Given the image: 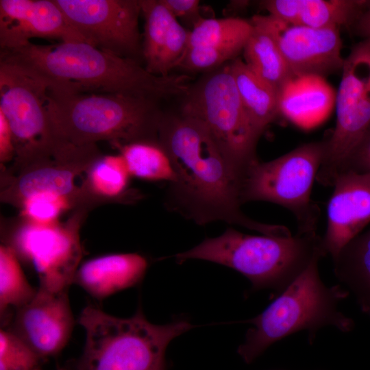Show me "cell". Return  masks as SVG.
<instances>
[{
    "label": "cell",
    "instance_id": "1",
    "mask_svg": "<svg viewBox=\"0 0 370 370\" xmlns=\"http://www.w3.org/2000/svg\"><path fill=\"white\" fill-rule=\"evenodd\" d=\"M158 142L169 157L175 180L165 204L197 224L219 221L268 236H290L288 227L255 221L241 210L242 180L204 123L180 113L162 115Z\"/></svg>",
    "mask_w": 370,
    "mask_h": 370
},
{
    "label": "cell",
    "instance_id": "2",
    "mask_svg": "<svg viewBox=\"0 0 370 370\" xmlns=\"http://www.w3.org/2000/svg\"><path fill=\"white\" fill-rule=\"evenodd\" d=\"M0 62L37 78L53 91L119 94L158 101L184 96L190 87L188 76L155 75L136 60L105 52L86 42H29L1 49Z\"/></svg>",
    "mask_w": 370,
    "mask_h": 370
},
{
    "label": "cell",
    "instance_id": "3",
    "mask_svg": "<svg viewBox=\"0 0 370 370\" xmlns=\"http://www.w3.org/2000/svg\"><path fill=\"white\" fill-rule=\"evenodd\" d=\"M326 255L317 232L249 235L228 228L174 257L179 262L195 259L230 267L249 279L252 289L269 288L280 293L315 258Z\"/></svg>",
    "mask_w": 370,
    "mask_h": 370
},
{
    "label": "cell",
    "instance_id": "4",
    "mask_svg": "<svg viewBox=\"0 0 370 370\" xmlns=\"http://www.w3.org/2000/svg\"><path fill=\"white\" fill-rule=\"evenodd\" d=\"M56 135L78 146L158 142L163 114L153 99L119 94L70 92L47 88Z\"/></svg>",
    "mask_w": 370,
    "mask_h": 370
},
{
    "label": "cell",
    "instance_id": "5",
    "mask_svg": "<svg viewBox=\"0 0 370 370\" xmlns=\"http://www.w3.org/2000/svg\"><path fill=\"white\" fill-rule=\"evenodd\" d=\"M78 323L85 343L77 370H165L169 343L194 327L184 319L152 323L140 308L131 317L120 318L92 306L82 310Z\"/></svg>",
    "mask_w": 370,
    "mask_h": 370
},
{
    "label": "cell",
    "instance_id": "6",
    "mask_svg": "<svg viewBox=\"0 0 370 370\" xmlns=\"http://www.w3.org/2000/svg\"><path fill=\"white\" fill-rule=\"evenodd\" d=\"M320 258H315L260 314L247 320L252 327L238 348L246 362H251L270 345L292 334L307 330L310 340L323 327L349 331L352 320L338 310L348 295L340 285L326 286L319 273Z\"/></svg>",
    "mask_w": 370,
    "mask_h": 370
},
{
    "label": "cell",
    "instance_id": "7",
    "mask_svg": "<svg viewBox=\"0 0 370 370\" xmlns=\"http://www.w3.org/2000/svg\"><path fill=\"white\" fill-rule=\"evenodd\" d=\"M181 113L201 121L243 181L258 162L256 129L239 97L228 63L214 70L184 95Z\"/></svg>",
    "mask_w": 370,
    "mask_h": 370
},
{
    "label": "cell",
    "instance_id": "8",
    "mask_svg": "<svg viewBox=\"0 0 370 370\" xmlns=\"http://www.w3.org/2000/svg\"><path fill=\"white\" fill-rule=\"evenodd\" d=\"M325 145V140L310 142L271 161L254 164L242 183L243 204L262 201L280 205L293 214L297 232H317L319 212L311 193Z\"/></svg>",
    "mask_w": 370,
    "mask_h": 370
},
{
    "label": "cell",
    "instance_id": "9",
    "mask_svg": "<svg viewBox=\"0 0 370 370\" xmlns=\"http://www.w3.org/2000/svg\"><path fill=\"white\" fill-rule=\"evenodd\" d=\"M0 111L14 138L16 157L11 171L53 156L62 138L55 133L42 82L0 62Z\"/></svg>",
    "mask_w": 370,
    "mask_h": 370
},
{
    "label": "cell",
    "instance_id": "10",
    "mask_svg": "<svg viewBox=\"0 0 370 370\" xmlns=\"http://www.w3.org/2000/svg\"><path fill=\"white\" fill-rule=\"evenodd\" d=\"M336 92V125L326 140L325 151L317 176L333 186L346 160L370 125V38L356 44L345 58Z\"/></svg>",
    "mask_w": 370,
    "mask_h": 370
},
{
    "label": "cell",
    "instance_id": "11",
    "mask_svg": "<svg viewBox=\"0 0 370 370\" xmlns=\"http://www.w3.org/2000/svg\"><path fill=\"white\" fill-rule=\"evenodd\" d=\"M88 209L77 208L64 223L37 224L23 220L5 244L20 261L30 265L40 288L58 293L69 291L82 256L79 230Z\"/></svg>",
    "mask_w": 370,
    "mask_h": 370
},
{
    "label": "cell",
    "instance_id": "12",
    "mask_svg": "<svg viewBox=\"0 0 370 370\" xmlns=\"http://www.w3.org/2000/svg\"><path fill=\"white\" fill-rule=\"evenodd\" d=\"M101 155L97 145L78 146L63 140L52 156L3 173L0 199L19 208L31 195L51 193L68 198L74 210L79 208L81 188L75 180Z\"/></svg>",
    "mask_w": 370,
    "mask_h": 370
},
{
    "label": "cell",
    "instance_id": "13",
    "mask_svg": "<svg viewBox=\"0 0 370 370\" xmlns=\"http://www.w3.org/2000/svg\"><path fill=\"white\" fill-rule=\"evenodd\" d=\"M86 42L122 58L143 59L139 0H54Z\"/></svg>",
    "mask_w": 370,
    "mask_h": 370
},
{
    "label": "cell",
    "instance_id": "14",
    "mask_svg": "<svg viewBox=\"0 0 370 370\" xmlns=\"http://www.w3.org/2000/svg\"><path fill=\"white\" fill-rule=\"evenodd\" d=\"M250 21L274 39L294 77L325 78L342 70L345 58L338 28L295 25L269 14L255 15Z\"/></svg>",
    "mask_w": 370,
    "mask_h": 370
},
{
    "label": "cell",
    "instance_id": "15",
    "mask_svg": "<svg viewBox=\"0 0 370 370\" xmlns=\"http://www.w3.org/2000/svg\"><path fill=\"white\" fill-rule=\"evenodd\" d=\"M38 288L34 297L14 310L5 328L41 360L58 354L71 336L75 319L68 295Z\"/></svg>",
    "mask_w": 370,
    "mask_h": 370
},
{
    "label": "cell",
    "instance_id": "16",
    "mask_svg": "<svg viewBox=\"0 0 370 370\" xmlns=\"http://www.w3.org/2000/svg\"><path fill=\"white\" fill-rule=\"evenodd\" d=\"M36 38L86 42L54 0H1V49L18 48Z\"/></svg>",
    "mask_w": 370,
    "mask_h": 370
},
{
    "label": "cell",
    "instance_id": "17",
    "mask_svg": "<svg viewBox=\"0 0 370 370\" xmlns=\"http://www.w3.org/2000/svg\"><path fill=\"white\" fill-rule=\"evenodd\" d=\"M333 186L322 237L323 249L332 258L370 222V174L343 172Z\"/></svg>",
    "mask_w": 370,
    "mask_h": 370
},
{
    "label": "cell",
    "instance_id": "18",
    "mask_svg": "<svg viewBox=\"0 0 370 370\" xmlns=\"http://www.w3.org/2000/svg\"><path fill=\"white\" fill-rule=\"evenodd\" d=\"M145 19L143 55L151 74L168 76L186 53L190 30L186 29L162 0H139Z\"/></svg>",
    "mask_w": 370,
    "mask_h": 370
},
{
    "label": "cell",
    "instance_id": "19",
    "mask_svg": "<svg viewBox=\"0 0 370 370\" xmlns=\"http://www.w3.org/2000/svg\"><path fill=\"white\" fill-rule=\"evenodd\" d=\"M148 268L147 260L136 253L112 254L80 264L73 284L101 301L140 282Z\"/></svg>",
    "mask_w": 370,
    "mask_h": 370
},
{
    "label": "cell",
    "instance_id": "20",
    "mask_svg": "<svg viewBox=\"0 0 370 370\" xmlns=\"http://www.w3.org/2000/svg\"><path fill=\"white\" fill-rule=\"evenodd\" d=\"M367 0H265L261 7L282 21L313 28L352 27Z\"/></svg>",
    "mask_w": 370,
    "mask_h": 370
},
{
    "label": "cell",
    "instance_id": "21",
    "mask_svg": "<svg viewBox=\"0 0 370 370\" xmlns=\"http://www.w3.org/2000/svg\"><path fill=\"white\" fill-rule=\"evenodd\" d=\"M335 99L336 92L325 78L294 77L279 92V114L299 126L310 127L328 114Z\"/></svg>",
    "mask_w": 370,
    "mask_h": 370
},
{
    "label": "cell",
    "instance_id": "22",
    "mask_svg": "<svg viewBox=\"0 0 370 370\" xmlns=\"http://www.w3.org/2000/svg\"><path fill=\"white\" fill-rule=\"evenodd\" d=\"M239 97L256 129L262 134L279 114L278 92L256 75L243 60L228 62Z\"/></svg>",
    "mask_w": 370,
    "mask_h": 370
},
{
    "label": "cell",
    "instance_id": "23",
    "mask_svg": "<svg viewBox=\"0 0 370 370\" xmlns=\"http://www.w3.org/2000/svg\"><path fill=\"white\" fill-rule=\"evenodd\" d=\"M85 173L81 206L88 210L98 203L119 201L126 193L131 177L121 154H102Z\"/></svg>",
    "mask_w": 370,
    "mask_h": 370
},
{
    "label": "cell",
    "instance_id": "24",
    "mask_svg": "<svg viewBox=\"0 0 370 370\" xmlns=\"http://www.w3.org/2000/svg\"><path fill=\"white\" fill-rule=\"evenodd\" d=\"M332 259L336 277L370 316V228L349 241Z\"/></svg>",
    "mask_w": 370,
    "mask_h": 370
},
{
    "label": "cell",
    "instance_id": "25",
    "mask_svg": "<svg viewBox=\"0 0 370 370\" xmlns=\"http://www.w3.org/2000/svg\"><path fill=\"white\" fill-rule=\"evenodd\" d=\"M251 24L252 31L243 49V61L256 75L279 93L294 76L274 39L262 28Z\"/></svg>",
    "mask_w": 370,
    "mask_h": 370
},
{
    "label": "cell",
    "instance_id": "26",
    "mask_svg": "<svg viewBox=\"0 0 370 370\" xmlns=\"http://www.w3.org/2000/svg\"><path fill=\"white\" fill-rule=\"evenodd\" d=\"M131 177L150 181L175 180L171 160L159 142L140 141L115 144Z\"/></svg>",
    "mask_w": 370,
    "mask_h": 370
},
{
    "label": "cell",
    "instance_id": "27",
    "mask_svg": "<svg viewBox=\"0 0 370 370\" xmlns=\"http://www.w3.org/2000/svg\"><path fill=\"white\" fill-rule=\"evenodd\" d=\"M27 281L21 261L7 244L0 245V315L3 319L9 310H14L29 303L36 295Z\"/></svg>",
    "mask_w": 370,
    "mask_h": 370
},
{
    "label": "cell",
    "instance_id": "28",
    "mask_svg": "<svg viewBox=\"0 0 370 370\" xmlns=\"http://www.w3.org/2000/svg\"><path fill=\"white\" fill-rule=\"evenodd\" d=\"M252 28L250 20L241 18H204L190 30L188 49L245 42Z\"/></svg>",
    "mask_w": 370,
    "mask_h": 370
},
{
    "label": "cell",
    "instance_id": "29",
    "mask_svg": "<svg viewBox=\"0 0 370 370\" xmlns=\"http://www.w3.org/2000/svg\"><path fill=\"white\" fill-rule=\"evenodd\" d=\"M245 42L241 41L189 48L177 67L193 71L215 69L238 58L243 52Z\"/></svg>",
    "mask_w": 370,
    "mask_h": 370
},
{
    "label": "cell",
    "instance_id": "30",
    "mask_svg": "<svg viewBox=\"0 0 370 370\" xmlns=\"http://www.w3.org/2000/svg\"><path fill=\"white\" fill-rule=\"evenodd\" d=\"M19 208L23 220L37 224L58 223L63 212L74 209L68 198L51 193L32 195L23 201Z\"/></svg>",
    "mask_w": 370,
    "mask_h": 370
},
{
    "label": "cell",
    "instance_id": "31",
    "mask_svg": "<svg viewBox=\"0 0 370 370\" xmlns=\"http://www.w3.org/2000/svg\"><path fill=\"white\" fill-rule=\"evenodd\" d=\"M41 358L5 328L0 330V370H36Z\"/></svg>",
    "mask_w": 370,
    "mask_h": 370
},
{
    "label": "cell",
    "instance_id": "32",
    "mask_svg": "<svg viewBox=\"0 0 370 370\" xmlns=\"http://www.w3.org/2000/svg\"><path fill=\"white\" fill-rule=\"evenodd\" d=\"M346 171L370 174V125L346 160L341 173Z\"/></svg>",
    "mask_w": 370,
    "mask_h": 370
},
{
    "label": "cell",
    "instance_id": "33",
    "mask_svg": "<svg viewBox=\"0 0 370 370\" xmlns=\"http://www.w3.org/2000/svg\"><path fill=\"white\" fill-rule=\"evenodd\" d=\"M164 5L177 20L181 19L192 29L203 18L199 0H162Z\"/></svg>",
    "mask_w": 370,
    "mask_h": 370
},
{
    "label": "cell",
    "instance_id": "34",
    "mask_svg": "<svg viewBox=\"0 0 370 370\" xmlns=\"http://www.w3.org/2000/svg\"><path fill=\"white\" fill-rule=\"evenodd\" d=\"M16 157V150L12 132L10 126L3 114L0 111V164L1 167L5 166Z\"/></svg>",
    "mask_w": 370,
    "mask_h": 370
},
{
    "label": "cell",
    "instance_id": "35",
    "mask_svg": "<svg viewBox=\"0 0 370 370\" xmlns=\"http://www.w3.org/2000/svg\"><path fill=\"white\" fill-rule=\"evenodd\" d=\"M352 28L362 39L370 38V0H367Z\"/></svg>",
    "mask_w": 370,
    "mask_h": 370
},
{
    "label": "cell",
    "instance_id": "36",
    "mask_svg": "<svg viewBox=\"0 0 370 370\" xmlns=\"http://www.w3.org/2000/svg\"><path fill=\"white\" fill-rule=\"evenodd\" d=\"M36 370H42L40 368L37 369ZM58 370H66L64 369H59Z\"/></svg>",
    "mask_w": 370,
    "mask_h": 370
}]
</instances>
